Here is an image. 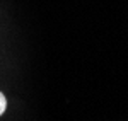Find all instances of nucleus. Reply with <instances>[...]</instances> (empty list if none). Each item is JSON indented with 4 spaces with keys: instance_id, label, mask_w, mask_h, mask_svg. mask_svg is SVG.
Returning a JSON list of instances; mask_svg holds the SVG:
<instances>
[{
    "instance_id": "nucleus-1",
    "label": "nucleus",
    "mask_w": 128,
    "mask_h": 121,
    "mask_svg": "<svg viewBox=\"0 0 128 121\" xmlns=\"http://www.w3.org/2000/svg\"><path fill=\"white\" fill-rule=\"evenodd\" d=\"M5 109H7V99H5V96L0 92V116L5 113Z\"/></svg>"
}]
</instances>
